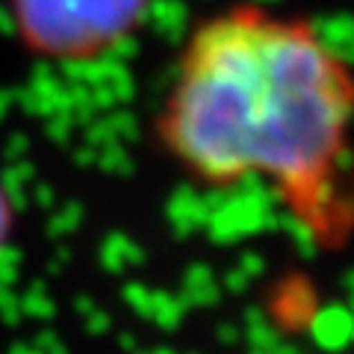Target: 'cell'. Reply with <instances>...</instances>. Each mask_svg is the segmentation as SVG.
I'll use <instances>...</instances> for the list:
<instances>
[{
    "label": "cell",
    "instance_id": "cell-1",
    "mask_svg": "<svg viewBox=\"0 0 354 354\" xmlns=\"http://www.w3.org/2000/svg\"><path fill=\"white\" fill-rule=\"evenodd\" d=\"M171 160L195 180H263L322 245L354 218V71L301 18L234 6L183 48L160 115Z\"/></svg>",
    "mask_w": 354,
    "mask_h": 354
},
{
    "label": "cell",
    "instance_id": "cell-2",
    "mask_svg": "<svg viewBox=\"0 0 354 354\" xmlns=\"http://www.w3.org/2000/svg\"><path fill=\"white\" fill-rule=\"evenodd\" d=\"M21 44L44 59L88 62L121 44L148 0H6Z\"/></svg>",
    "mask_w": 354,
    "mask_h": 354
},
{
    "label": "cell",
    "instance_id": "cell-3",
    "mask_svg": "<svg viewBox=\"0 0 354 354\" xmlns=\"http://www.w3.org/2000/svg\"><path fill=\"white\" fill-rule=\"evenodd\" d=\"M9 234H12V204H9L6 189L0 186V251H3Z\"/></svg>",
    "mask_w": 354,
    "mask_h": 354
}]
</instances>
